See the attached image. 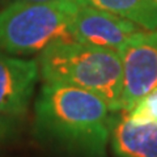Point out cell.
Instances as JSON below:
<instances>
[{
  "label": "cell",
  "mask_w": 157,
  "mask_h": 157,
  "mask_svg": "<svg viewBox=\"0 0 157 157\" xmlns=\"http://www.w3.org/2000/svg\"><path fill=\"white\" fill-rule=\"evenodd\" d=\"M124 114L136 123H157V86L147 93L130 111Z\"/></svg>",
  "instance_id": "9"
},
{
  "label": "cell",
  "mask_w": 157,
  "mask_h": 157,
  "mask_svg": "<svg viewBox=\"0 0 157 157\" xmlns=\"http://www.w3.org/2000/svg\"><path fill=\"white\" fill-rule=\"evenodd\" d=\"M75 0L34 4L13 2L0 9V52L12 56L39 54L58 41L73 39Z\"/></svg>",
  "instance_id": "3"
},
{
  "label": "cell",
  "mask_w": 157,
  "mask_h": 157,
  "mask_svg": "<svg viewBox=\"0 0 157 157\" xmlns=\"http://www.w3.org/2000/svg\"><path fill=\"white\" fill-rule=\"evenodd\" d=\"M11 2L17 3H34V4H50V3H60L66 2V0H11Z\"/></svg>",
  "instance_id": "11"
},
{
  "label": "cell",
  "mask_w": 157,
  "mask_h": 157,
  "mask_svg": "<svg viewBox=\"0 0 157 157\" xmlns=\"http://www.w3.org/2000/svg\"><path fill=\"white\" fill-rule=\"evenodd\" d=\"M141 29L124 17L78 3L75 6L71 21V36L75 41L115 51H119Z\"/></svg>",
  "instance_id": "5"
},
{
  "label": "cell",
  "mask_w": 157,
  "mask_h": 157,
  "mask_svg": "<svg viewBox=\"0 0 157 157\" xmlns=\"http://www.w3.org/2000/svg\"><path fill=\"white\" fill-rule=\"evenodd\" d=\"M110 144L117 157H157V123H136L121 113L113 121Z\"/></svg>",
  "instance_id": "7"
},
{
  "label": "cell",
  "mask_w": 157,
  "mask_h": 157,
  "mask_svg": "<svg viewBox=\"0 0 157 157\" xmlns=\"http://www.w3.org/2000/svg\"><path fill=\"white\" fill-rule=\"evenodd\" d=\"M12 130H13L12 118L0 115V141L8 137L9 134L12 132Z\"/></svg>",
  "instance_id": "10"
},
{
  "label": "cell",
  "mask_w": 157,
  "mask_h": 157,
  "mask_svg": "<svg viewBox=\"0 0 157 157\" xmlns=\"http://www.w3.org/2000/svg\"><path fill=\"white\" fill-rule=\"evenodd\" d=\"M82 6L118 14L147 30L157 29V3L155 0H75Z\"/></svg>",
  "instance_id": "8"
},
{
  "label": "cell",
  "mask_w": 157,
  "mask_h": 157,
  "mask_svg": "<svg viewBox=\"0 0 157 157\" xmlns=\"http://www.w3.org/2000/svg\"><path fill=\"white\" fill-rule=\"evenodd\" d=\"M37 62L43 82H62L92 92L113 113L121 111L123 71L118 51L67 39L46 47Z\"/></svg>",
  "instance_id": "2"
},
{
  "label": "cell",
  "mask_w": 157,
  "mask_h": 157,
  "mask_svg": "<svg viewBox=\"0 0 157 157\" xmlns=\"http://www.w3.org/2000/svg\"><path fill=\"white\" fill-rule=\"evenodd\" d=\"M155 2H156V3H157V0H155Z\"/></svg>",
  "instance_id": "12"
},
{
  "label": "cell",
  "mask_w": 157,
  "mask_h": 157,
  "mask_svg": "<svg viewBox=\"0 0 157 157\" xmlns=\"http://www.w3.org/2000/svg\"><path fill=\"white\" fill-rule=\"evenodd\" d=\"M123 71L121 111L127 113L157 86V29H141L118 51Z\"/></svg>",
  "instance_id": "4"
},
{
  "label": "cell",
  "mask_w": 157,
  "mask_h": 157,
  "mask_svg": "<svg viewBox=\"0 0 157 157\" xmlns=\"http://www.w3.org/2000/svg\"><path fill=\"white\" fill-rule=\"evenodd\" d=\"M38 78L37 59L0 52V115L18 118L25 114Z\"/></svg>",
  "instance_id": "6"
},
{
  "label": "cell",
  "mask_w": 157,
  "mask_h": 157,
  "mask_svg": "<svg viewBox=\"0 0 157 157\" xmlns=\"http://www.w3.org/2000/svg\"><path fill=\"white\" fill-rule=\"evenodd\" d=\"M114 114L101 97L62 82H43L34 104L41 137L78 157H105Z\"/></svg>",
  "instance_id": "1"
}]
</instances>
